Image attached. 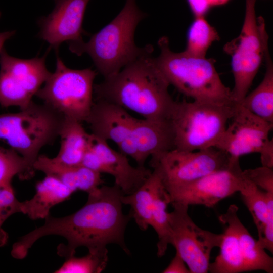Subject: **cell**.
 Returning a JSON list of instances; mask_svg holds the SVG:
<instances>
[{"label": "cell", "mask_w": 273, "mask_h": 273, "mask_svg": "<svg viewBox=\"0 0 273 273\" xmlns=\"http://www.w3.org/2000/svg\"><path fill=\"white\" fill-rule=\"evenodd\" d=\"M45 54L22 59L10 56L3 48L0 53V105L3 107H27L51 74Z\"/></svg>", "instance_id": "8fae6325"}, {"label": "cell", "mask_w": 273, "mask_h": 273, "mask_svg": "<svg viewBox=\"0 0 273 273\" xmlns=\"http://www.w3.org/2000/svg\"><path fill=\"white\" fill-rule=\"evenodd\" d=\"M21 203L16 198L11 184L0 185V247L7 243L9 238L3 229V224L11 215L20 212Z\"/></svg>", "instance_id": "f1b7e54d"}, {"label": "cell", "mask_w": 273, "mask_h": 273, "mask_svg": "<svg viewBox=\"0 0 273 273\" xmlns=\"http://www.w3.org/2000/svg\"><path fill=\"white\" fill-rule=\"evenodd\" d=\"M262 166L273 168V141L269 139L259 153Z\"/></svg>", "instance_id": "1f68e13d"}, {"label": "cell", "mask_w": 273, "mask_h": 273, "mask_svg": "<svg viewBox=\"0 0 273 273\" xmlns=\"http://www.w3.org/2000/svg\"><path fill=\"white\" fill-rule=\"evenodd\" d=\"M55 7L47 16L39 19L38 37L48 42L57 53L61 43L83 40L86 33L82 23L90 0H53Z\"/></svg>", "instance_id": "9a60e30c"}, {"label": "cell", "mask_w": 273, "mask_h": 273, "mask_svg": "<svg viewBox=\"0 0 273 273\" xmlns=\"http://www.w3.org/2000/svg\"><path fill=\"white\" fill-rule=\"evenodd\" d=\"M237 103L175 101L169 118L174 149L192 151L216 147Z\"/></svg>", "instance_id": "5b68a950"}, {"label": "cell", "mask_w": 273, "mask_h": 273, "mask_svg": "<svg viewBox=\"0 0 273 273\" xmlns=\"http://www.w3.org/2000/svg\"><path fill=\"white\" fill-rule=\"evenodd\" d=\"M146 16L135 0H126L112 21L92 35L87 42L69 43V50L78 56L87 54L104 79L110 77L139 57L153 52L152 46L139 47L134 41L135 29Z\"/></svg>", "instance_id": "3957f363"}, {"label": "cell", "mask_w": 273, "mask_h": 273, "mask_svg": "<svg viewBox=\"0 0 273 273\" xmlns=\"http://www.w3.org/2000/svg\"><path fill=\"white\" fill-rule=\"evenodd\" d=\"M171 204L173 207V210L168 213L171 244L190 273L208 272L211 251L219 247L222 234H215L197 225L188 214V205L178 202Z\"/></svg>", "instance_id": "7c38bea8"}, {"label": "cell", "mask_w": 273, "mask_h": 273, "mask_svg": "<svg viewBox=\"0 0 273 273\" xmlns=\"http://www.w3.org/2000/svg\"><path fill=\"white\" fill-rule=\"evenodd\" d=\"M159 55L155 62L170 85L195 101L224 104L236 102L231 89L222 82L215 60L176 53L170 48L168 39L161 37Z\"/></svg>", "instance_id": "277c9868"}, {"label": "cell", "mask_w": 273, "mask_h": 273, "mask_svg": "<svg viewBox=\"0 0 273 273\" xmlns=\"http://www.w3.org/2000/svg\"><path fill=\"white\" fill-rule=\"evenodd\" d=\"M231 122L216 148L227 153L231 159L259 153L269 139L273 124L255 115L238 103Z\"/></svg>", "instance_id": "5bb4252c"}, {"label": "cell", "mask_w": 273, "mask_h": 273, "mask_svg": "<svg viewBox=\"0 0 273 273\" xmlns=\"http://www.w3.org/2000/svg\"><path fill=\"white\" fill-rule=\"evenodd\" d=\"M161 184L159 176L153 171L150 177L136 190L121 197L122 204L130 206L131 217L142 231H146L151 225L155 196Z\"/></svg>", "instance_id": "cb8c5ba5"}, {"label": "cell", "mask_w": 273, "mask_h": 273, "mask_svg": "<svg viewBox=\"0 0 273 273\" xmlns=\"http://www.w3.org/2000/svg\"><path fill=\"white\" fill-rule=\"evenodd\" d=\"M210 7L222 5L227 3L229 0H206Z\"/></svg>", "instance_id": "e575fe53"}, {"label": "cell", "mask_w": 273, "mask_h": 273, "mask_svg": "<svg viewBox=\"0 0 273 273\" xmlns=\"http://www.w3.org/2000/svg\"><path fill=\"white\" fill-rule=\"evenodd\" d=\"M163 273H190L184 260L176 252V254L167 267L162 271Z\"/></svg>", "instance_id": "4dcf8cb0"}, {"label": "cell", "mask_w": 273, "mask_h": 273, "mask_svg": "<svg viewBox=\"0 0 273 273\" xmlns=\"http://www.w3.org/2000/svg\"><path fill=\"white\" fill-rule=\"evenodd\" d=\"M15 31L0 32V53L3 49L4 43L15 35Z\"/></svg>", "instance_id": "836d02e7"}, {"label": "cell", "mask_w": 273, "mask_h": 273, "mask_svg": "<svg viewBox=\"0 0 273 273\" xmlns=\"http://www.w3.org/2000/svg\"><path fill=\"white\" fill-rule=\"evenodd\" d=\"M129 138L139 156L138 166H144L149 157L174 149L173 134L168 120L134 118Z\"/></svg>", "instance_id": "ac0fdd59"}, {"label": "cell", "mask_w": 273, "mask_h": 273, "mask_svg": "<svg viewBox=\"0 0 273 273\" xmlns=\"http://www.w3.org/2000/svg\"><path fill=\"white\" fill-rule=\"evenodd\" d=\"M195 17L204 16L210 8L206 0H187Z\"/></svg>", "instance_id": "d6a6232c"}, {"label": "cell", "mask_w": 273, "mask_h": 273, "mask_svg": "<svg viewBox=\"0 0 273 273\" xmlns=\"http://www.w3.org/2000/svg\"><path fill=\"white\" fill-rule=\"evenodd\" d=\"M256 0H246L245 15L239 35L224 47L232 57L235 101L240 103L248 94L263 59V45L255 15Z\"/></svg>", "instance_id": "30bf717a"}, {"label": "cell", "mask_w": 273, "mask_h": 273, "mask_svg": "<svg viewBox=\"0 0 273 273\" xmlns=\"http://www.w3.org/2000/svg\"><path fill=\"white\" fill-rule=\"evenodd\" d=\"M250 212L258 235V241L265 249H273V193L266 192L253 183L241 194Z\"/></svg>", "instance_id": "ffe728a7"}, {"label": "cell", "mask_w": 273, "mask_h": 273, "mask_svg": "<svg viewBox=\"0 0 273 273\" xmlns=\"http://www.w3.org/2000/svg\"><path fill=\"white\" fill-rule=\"evenodd\" d=\"M171 203L169 195L162 183L156 191L152 213V226L157 234V255H165L171 242V230L167 208Z\"/></svg>", "instance_id": "d4e9b609"}, {"label": "cell", "mask_w": 273, "mask_h": 273, "mask_svg": "<svg viewBox=\"0 0 273 273\" xmlns=\"http://www.w3.org/2000/svg\"><path fill=\"white\" fill-rule=\"evenodd\" d=\"M20 110L0 114V140L20 154L35 173L33 165L40 150L59 137L65 117L48 105L33 101Z\"/></svg>", "instance_id": "8992f818"}, {"label": "cell", "mask_w": 273, "mask_h": 273, "mask_svg": "<svg viewBox=\"0 0 273 273\" xmlns=\"http://www.w3.org/2000/svg\"><path fill=\"white\" fill-rule=\"evenodd\" d=\"M195 17L188 31L184 51L192 56L206 57L209 48L219 37L215 28L204 16Z\"/></svg>", "instance_id": "484cf974"}, {"label": "cell", "mask_w": 273, "mask_h": 273, "mask_svg": "<svg viewBox=\"0 0 273 273\" xmlns=\"http://www.w3.org/2000/svg\"><path fill=\"white\" fill-rule=\"evenodd\" d=\"M152 54L141 56L115 75L94 85L96 99L117 104L145 119H169L175 101Z\"/></svg>", "instance_id": "7a4b0ae2"}, {"label": "cell", "mask_w": 273, "mask_h": 273, "mask_svg": "<svg viewBox=\"0 0 273 273\" xmlns=\"http://www.w3.org/2000/svg\"><path fill=\"white\" fill-rule=\"evenodd\" d=\"M251 184L240 167L239 159H236L232 160L224 169L167 192L170 203L178 202L211 208L236 192H245Z\"/></svg>", "instance_id": "4fadbf2b"}, {"label": "cell", "mask_w": 273, "mask_h": 273, "mask_svg": "<svg viewBox=\"0 0 273 273\" xmlns=\"http://www.w3.org/2000/svg\"><path fill=\"white\" fill-rule=\"evenodd\" d=\"M73 192L55 177L46 175L36 184L33 197L21 203L20 212L31 219H45L50 215L51 209L68 199Z\"/></svg>", "instance_id": "7402d4cb"}, {"label": "cell", "mask_w": 273, "mask_h": 273, "mask_svg": "<svg viewBox=\"0 0 273 273\" xmlns=\"http://www.w3.org/2000/svg\"><path fill=\"white\" fill-rule=\"evenodd\" d=\"M151 157L150 166L167 191L224 169L232 161L216 147L192 151L173 149Z\"/></svg>", "instance_id": "9c48e42d"}, {"label": "cell", "mask_w": 273, "mask_h": 273, "mask_svg": "<svg viewBox=\"0 0 273 273\" xmlns=\"http://www.w3.org/2000/svg\"><path fill=\"white\" fill-rule=\"evenodd\" d=\"M0 16H1V13H0Z\"/></svg>", "instance_id": "d590c367"}, {"label": "cell", "mask_w": 273, "mask_h": 273, "mask_svg": "<svg viewBox=\"0 0 273 273\" xmlns=\"http://www.w3.org/2000/svg\"><path fill=\"white\" fill-rule=\"evenodd\" d=\"M134 118L121 106L96 99L86 122L92 134L117 145L129 136Z\"/></svg>", "instance_id": "e0dca14e"}, {"label": "cell", "mask_w": 273, "mask_h": 273, "mask_svg": "<svg viewBox=\"0 0 273 273\" xmlns=\"http://www.w3.org/2000/svg\"><path fill=\"white\" fill-rule=\"evenodd\" d=\"M238 207L232 204L218 217L224 226L215 260L210 263L212 273H240L255 270L273 272V258L258 244L241 221Z\"/></svg>", "instance_id": "52a82bcc"}, {"label": "cell", "mask_w": 273, "mask_h": 273, "mask_svg": "<svg viewBox=\"0 0 273 273\" xmlns=\"http://www.w3.org/2000/svg\"><path fill=\"white\" fill-rule=\"evenodd\" d=\"M34 175L20 154L11 148L0 147V185L11 184L15 176H18L22 180H26Z\"/></svg>", "instance_id": "83f0119b"}, {"label": "cell", "mask_w": 273, "mask_h": 273, "mask_svg": "<svg viewBox=\"0 0 273 273\" xmlns=\"http://www.w3.org/2000/svg\"><path fill=\"white\" fill-rule=\"evenodd\" d=\"M108 262L107 248L89 250L81 257L74 256L66 259L56 273H99L103 271Z\"/></svg>", "instance_id": "4316f807"}, {"label": "cell", "mask_w": 273, "mask_h": 273, "mask_svg": "<svg viewBox=\"0 0 273 273\" xmlns=\"http://www.w3.org/2000/svg\"><path fill=\"white\" fill-rule=\"evenodd\" d=\"M123 195L115 184L99 187L88 194L86 203L76 212L59 218L50 214L42 226L22 236L13 245L12 256L23 259L37 240L50 235L66 240V244H60L57 248L58 255L66 259L74 256L79 247H86L89 251L106 248L109 244H117L129 254L124 236L132 217L130 213H123Z\"/></svg>", "instance_id": "6da1fadb"}, {"label": "cell", "mask_w": 273, "mask_h": 273, "mask_svg": "<svg viewBox=\"0 0 273 273\" xmlns=\"http://www.w3.org/2000/svg\"><path fill=\"white\" fill-rule=\"evenodd\" d=\"M245 177L259 189L273 193V168L261 166L243 171Z\"/></svg>", "instance_id": "f546056e"}, {"label": "cell", "mask_w": 273, "mask_h": 273, "mask_svg": "<svg viewBox=\"0 0 273 273\" xmlns=\"http://www.w3.org/2000/svg\"><path fill=\"white\" fill-rule=\"evenodd\" d=\"M33 168L60 180L73 193L82 191L88 194L103 183L101 173L82 165L67 166L61 164L45 155H39Z\"/></svg>", "instance_id": "d6986e66"}, {"label": "cell", "mask_w": 273, "mask_h": 273, "mask_svg": "<svg viewBox=\"0 0 273 273\" xmlns=\"http://www.w3.org/2000/svg\"><path fill=\"white\" fill-rule=\"evenodd\" d=\"M97 72L91 68H68L57 54L56 67L35 96L65 117L86 121L94 103V81Z\"/></svg>", "instance_id": "ba28073f"}, {"label": "cell", "mask_w": 273, "mask_h": 273, "mask_svg": "<svg viewBox=\"0 0 273 273\" xmlns=\"http://www.w3.org/2000/svg\"><path fill=\"white\" fill-rule=\"evenodd\" d=\"M89 135L81 122L65 117L59 136L61 139L60 150L53 158L67 166L81 165L88 146Z\"/></svg>", "instance_id": "603a6c76"}, {"label": "cell", "mask_w": 273, "mask_h": 273, "mask_svg": "<svg viewBox=\"0 0 273 273\" xmlns=\"http://www.w3.org/2000/svg\"><path fill=\"white\" fill-rule=\"evenodd\" d=\"M88 145L96 153L99 160L98 172L112 175L115 184L124 195L140 187L152 171L144 166H132L127 156L112 149L107 142L89 134Z\"/></svg>", "instance_id": "2e32d148"}, {"label": "cell", "mask_w": 273, "mask_h": 273, "mask_svg": "<svg viewBox=\"0 0 273 273\" xmlns=\"http://www.w3.org/2000/svg\"><path fill=\"white\" fill-rule=\"evenodd\" d=\"M266 71L259 84L247 94L240 103L249 111L273 124V63L268 47V35L264 23L260 24Z\"/></svg>", "instance_id": "44dd1931"}]
</instances>
